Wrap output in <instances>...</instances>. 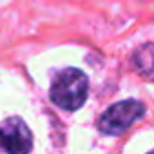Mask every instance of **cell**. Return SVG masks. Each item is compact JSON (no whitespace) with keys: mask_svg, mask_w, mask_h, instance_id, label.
I'll return each instance as SVG.
<instances>
[{"mask_svg":"<svg viewBox=\"0 0 154 154\" xmlns=\"http://www.w3.org/2000/svg\"><path fill=\"white\" fill-rule=\"evenodd\" d=\"M0 150H2V147H0Z\"/></svg>","mask_w":154,"mask_h":154,"instance_id":"cell-6","label":"cell"},{"mask_svg":"<svg viewBox=\"0 0 154 154\" xmlns=\"http://www.w3.org/2000/svg\"><path fill=\"white\" fill-rule=\"evenodd\" d=\"M132 67L141 78L154 82V44H143L132 53Z\"/></svg>","mask_w":154,"mask_h":154,"instance_id":"cell-4","label":"cell"},{"mask_svg":"<svg viewBox=\"0 0 154 154\" xmlns=\"http://www.w3.org/2000/svg\"><path fill=\"white\" fill-rule=\"evenodd\" d=\"M149 154H154V150H152V152H149Z\"/></svg>","mask_w":154,"mask_h":154,"instance_id":"cell-5","label":"cell"},{"mask_svg":"<svg viewBox=\"0 0 154 154\" xmlns=\"http://www.w3.org/2000/svg\"><path fill=\"white\" fill-rule=\"evenodd\" d=\"M89 93V82L87 76L80 69H63L60 71L51 85V100L65 109V111H76L80 109L87 98Z\"/></svg>","mask_w":154,"mask_h":154,"instance_id":"cell-1","label":"cell"},{"mask_svg":"<svg viewBox=\"0 0 154 154\" xmlns=\"http://www.w3.org/2000/svg\"><path fill=\"white\" fill-rule=\"evenodd\" d=\"M145 114V105L138 100H123L111 105L98 122V127L105 134H122L134 122Z\"/></svg>","mask_w":154,"mask_h":154,"instance_id":"cell-2","label":"cell"},{"mask_svg":"<svg viewBox=\"0 0 154 154\" xmlns=\"http://www.w3.org/2000/svg\"><path fill=\"white\" fill-rule=\"evenodd\" d=\"M0 147L8 154H29L33 149V136L29 127L18 116L8 118L0 125Z\"/></svg>","mask_w":154,"mask_h":154,"instance_id":"cell-3","label":"cell"}]
</instances>
